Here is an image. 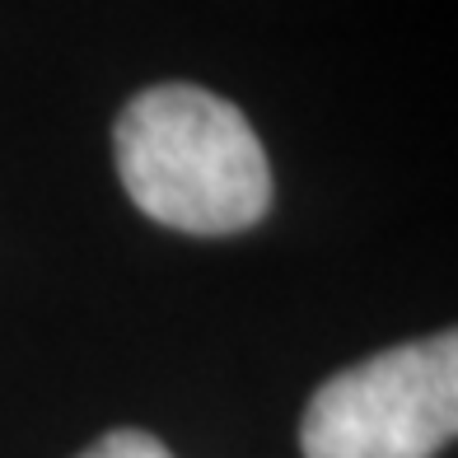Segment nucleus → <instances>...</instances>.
<instances>
[{
    "instance_id": "2",
    "label": "nucleus",
    "mask_w": 458,
    "mask_h": 458,
    "mask_svg": "<svg viewBox=\"0 0 458 458\" xmlns=\"http://www.w3.org/2000/svg\"><path fill=\"white\" fill-rule=\"evenodd\" d=\"M458 430V337L435 332L351 365L309 398L304 458H435Z\"/></svg>"
},
{
    "instance_id": "1",
    "label": "nucleus",
    "mask_w": 458,
    "mask_h": 458,
    "mask_svg": "<svg viewBox=\"0 0 458 458\" xmlns=\"http://www.w3.org/2000/svg\"><path fill=\"white\" fill-rule=\"evenodd\" d=\"M113 159L140 216L182 234H239L272 206L258 131L201 85L136 94L113 127Z\"/></svg>"
},
{
    "instance_id": "3",
    "label": "nucleus",
    "mask_w": 458,
    "mask_h": 458,
    "mask_svg": "<svg viewBox=\"0 0 458 458\" xmlns=\"http://www.w3.org/2000/svg\"><path fill=\"white\" fill-rule=\"evenodd\" d=\"M80 458H174V454L164 449L155 435H145V430H108Z\"/></svg>"
}]
</instances>
